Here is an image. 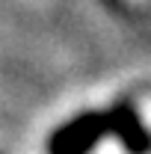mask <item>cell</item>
I'll use <instances>...</instances> for the list:
<instances>
[{
    "mask_svg": "<svg viewBox=\"0 0 151 154\" xmlns=\"http://www.w3.org/2000/svg\"><path fill=\"white\" fill-rule=\"evenodd\" d=\"M110 122H113V136L125 145L128 154H148L151 136H148V131L142 128L136 110H133L128 101L110 107Z\"/></svg>",
    "mask_w": 151,
    "mask_h": 154,
    "instance_id": "7a4b0ae2",
    "label": "cell"
},
{
    "mask_svg": "<svg viewBox=\"0 0 151 154\" xmlns=\"http://www.w3.org/2000/svg\"><path fill=\"white\" fill-rule=\"evenodd\" d=\"M107 134H113L110 110L77 116L59 131H54L51 142H48V154H89Z\"/></svg>",
    "mask_w": 151,
    "mask_h": 154,
    "instance_id": "6da1fadb",
    "label": "cell"
}]
</instances>
